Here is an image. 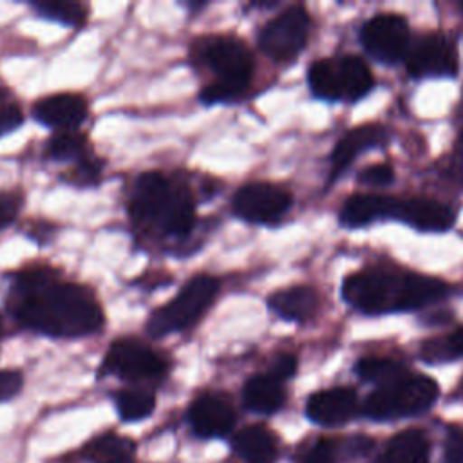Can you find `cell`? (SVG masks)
<instances>
[{"instance_id":"6da1fadb","label":"cell","mask_w":463,"mask_h":463,"mask_svg":"<svg viewBox=\"0 0 463 463\" xmlns=\"http://www.w3.org/2000/svg\"><path fill=\"white\" fill-rule=\"evenodd\" d=\"M14 289L16 318L29 329L74 338L92 335L103 326L101 307L85 288L33 271L20 277Z\"/></svg>"},{"instance_id":"7a4b0ae2","label":"cell","mask_w":463,"mask_h":463,"mask_svg":"<svg viewBox=\"0 0 463 463\" xmlns=\"http://www.w3.org/2000/svg\"><path fill=\"white\" fill-rule=\"evenodd\" d=\"M447 291V284L438 279L378 268L356 271L342 284L344 300L367 315L418 309L443 298Z\"/></svg>"},{"instance_id":"3957f363","label":"cell","mask_w":463,"mask_h":463,"mask_svg":"<svg viewBox=\"0 0 463 463\" xmlns=\"http://www.w3.org/2000/svg\"><path fill=\"white\" fill-rule=\"evenodd\" d=\"M130 215L143 226H154L170 237H184L195 222V203L184 186L170 183L159 172H145L137 177Z\"/></svg>"},{"instance_id":"277c9868","label":"cell","mask_w":463,"mask_h":463,"mask_svg":"<svg viewBox=\"0 0 463 463\" xmlns=\"http://www.w3.org/2000/svg\"><path fill=\"white\" fill-rule=\"evenodd\" d=\"M438 394L439 389L432 378L423 374L402 376L373 391L364 403V412L373 420L414 416L430 409Z\"/></svg>"},{"instance_id":"5b68a950","label":"cell","mask_w":463,"mask_h":463,"mask_svg":"<svg viewBox=\"0 0 463 463\" xmlns=\"http://www.w3.org/2000/svg\"><path fill=\"white\" fill-rule=\"evenodd\" d=\"M217 288V280L210 275H197L190 279L175 298L166 306L157 307L148 317L146 333L152 336H165L190 327L210 307Z\"/></svg>"},{"instance_id":"8992f818","label":"cell","mask_w":463,"mask_h":463,"mask_svg":"<svg viewBox=\"0 0 463 463\" xmlns=\"http://www.w3.org/2000/svg\"><path fill=\"white\" fill-rule=\"evenodd\" d=\"M199 60L204 61L215 74V81L230 83L241 90H246L253 72V58L250 49L235 38L213 36L199 43Z\"/></svg>"},{"instance_id":"52a82bcc","label":"cell","mask_w":463,"mask_h":463,"mask_svg":"<svg viewBox=\"0 0 463 463\" xmlns=\"http://www.w3.org/2000/svg\"><path fill=\"white\" fill-rule=\"evenodd\" d=\"M309 24L307 11L302 5H291L262 27L259 45L273 60H289L304 49Z\"/></svg>"},{"instance_id":"ba28073f","label":"cell","mask_w":463,"mask_h":463,"mask_svg":"<svg viewBox=\"0 0 463 463\" xmlns=\"http://www.w3.org/2000/svg\"><path fill=\"white\" fill-rule=\"evenodd\" d=\"M103 369L123 380L141 382L159 378L165 373L166 364L145 344L134 338H119L109 347Z\"/></svg>"},{"instance_id":"9c48e42d","label":"cell","mask_w":463,"mask_h":463,"mask_svg":"<svg viewBox=\"0 0 463 463\" xmlns=\"http://www.w3.org/2000/svg\"><path fill=\"white\" fill-rule=\"evenodd\" d=\"M232 206L237 217L248 222L268 224L289 210L291 195L269 183H248L235 192Z\"/></svg>"},{"instance_id":"30bf717a","label":"cell","mask_w":463,"mask_h":463,"mask_svg":"<svg viewBox=\"0 0 463 463\" xmlns=\"http://www.w3.org/2000/svg\"><path fill=\"white\" fill-rule=\"evenodd\" d=\"M362 43L376 60L398 61L409 47V25L400 14H376L362 27Z\"/></svg>"},{"instance_id":"8fae6325","label":"cell","mask_w":463,"mask_h":463,"mask_svg":"<svg viewBox=\"0 0 463 463\" xmlns=\"http://www.w3.org/2000/svg\"><path fill=\"white\" fill-rule=\"evenodd\" d=\"M407 69L412 76L454 74L458 69L454 45L441 33H429L411 47Z\"/></svg>"},{"instance_id":"7c38bea8","label":"cell","mask_w":463,"mask_h":463,"mask_svg":"<svg viewBox=\"0 0 463 463\" xmlns=\"http://www.w3.org/2000/svg\"><path fill=\"white\" fill-rule=\"evenodd\" d=\"M188 420L192 430L201 438H219L230 432L235 423V412L232 403L219 394L199 396L190 411Z\"/></svg>"},{"instance_id":"4fadbf2b","label":"cell","mask_w":463,"mask_h":463,"mask_svg":"<svg viewBox=\"0 0 463 463\" xmlns=\"http://www.w3.org/2000/svg\"><path fill=\"white\" fill-rule=\"evenodd\" d=\"M356 394L349 387L324 389L309 396L306 414L311 421L326 427L342 425L349 421L356 412Z\"/></svg>"},{"instance_id":"5bb4252c","label":"cell","mask_w":463,"mask_h":463,"mask_svg":"<svg viewBox=\"0 0 463 463\" xmlns=\"http://www.w3.org/2000/svg\"><path fill=\"white\" fill-rule=\"evenodd\" d=\"M33 116L45 127L74 130L87 118V101L78 94H52L34 103Z\"/></svg>"},{"instance_id":"9a60e30c","label":"cell","mask_w":463,"mask_h":463,"mask_svg":"<svg viewBox=\"0 0 463 463\" xmlns=\"http://www.w3.org/2000/svg\"><path fill=\"white\" fill-rule=\"evenodd\" d=\"M394 217L421 232H445L456 221V213L449 204L429 197L400 199Z\"/></svg>"},{"instance_id":"2e32d148","label":"cell","mask_w":463,"mask_h":463,"mask_svg":"<svg viewBox=\"0 0 463 463\" xmlns=\"http://www.w3.org/2000/svg\"><path fill=\"white\" fill-rule=\"evenodd\" d=\"M398 197L382 194H354L345 199L340 210V222L345 226H364L380 217H394Z\"/></svg>"},{"instance_id":"e0dca14e","label":"cell","mask_w":463,"mask_h":463,"mask_svg":"<svg viewBox=\"0 0 463 463\" xmlns=\"http://www.w3.org/2000/svg\"><path fill=\"white\" fill-rule=\"evenodd\" d=\"M385 141V130L380 125H362L349 130L335 146L331 154V179H336L354 157L373 146H378Z\"/></svg>"},{"instance_id":"ac0fdd59","label":"cell","mask_w":463,"mask_h":463,"mask_svg":"<svg viewBox=\"0 0 463 463\" xmlns=\"http://www.w3.org/2000/svg\"><path fill=\"white\" fill-rule=\"evenodd\" d=\"M268 306L286 320L304 322L317 313L318 295L309 286H293L269 295Z\"/></svg>"},{"instance_id":"d6986e66","label":"cell","mask_w":463,"mask_h":463,"mask_svg":"<svg viewBox=\"0 0 463 463\" xmlns=\"http://www.w3.org/2000/svg\"><path fill=\"white\" fill-rule=\"evenodd\" d=\"M233 450L246 463H273L277 459L275 436L262 425H248L232 439Z\"/></svg>"},{"instance_id":"ffe728a7","label":"cell","mask_w":463,"mask_h":463,"mask_svg":"<svg viewBox=\"0 0 463 463\" xmlns=\"http://www.w3.org/2000/svg\"><path fill=\"white\" fill-rule=\"evenodd\" d=\"M284 389L280 380L271 374H257L251 376L242 389L244 405L259 414H273L284 403Z\"/></svg>"},{"instance_id":"44dd1931","label":"cell","mask_w":463,"mask_h":463,"mask_svg":"<svg viewBox=\"0 0 463 463\" xmlns=\"http://www.w3.org/2000/svg\"><path fill=\"white\" fill-rule=\"evenodd\" d=\"M378 463H429V439L418 429L402 430L387 441Z\"/></svg>"},{"instance_id":"7402d4cb","label":"cell","mask_w":463,"mask_h":463,"mask_svg":"<svg viewBox=\"0 0 463 463\" xmlns=\"http://www.w3.org/2000/svg\"><path fill=\"white\" fill-rule=\"evenodd\" d=\"M336 74H338V87H340V99L354 101L365 96L374 80L367 63L358 56H344L336 61Z\"/></svg>"},{"instance_id":"603a6c76","label":"cell","mask_w":463,"mask_h":463,"mask_svg":"<svg viewBox=\"0 0 463 463\" xmlns=\"http://www.w3.org/2000/svg\"><path fill=\"white\" fill-rule=\"evenodd\" d=\"M92 463H134V443L116 434H105L89 445Z\"/></svg>"},{"instance_id":"cb8c5ba5","label":"cell","mask_w":463,"mask_h":463,"mask_svg":"<svg viewBox=\"0 0 463 463\" xmlns=\"http://www.w3.org/2000/svg\"><path fill=\"white\" fill-rule=\"evenodd\" d=\"M31 5L40 16L71 27L83 25L87 18L85 5L72 0H36L31 2Z\"/></svg>"},{"instance_id":"d4e9b609","label":"cell","mask_w":463,"mask_h":463,"mask_svg":"<svg viewBox=\"0 0 463 463\" xmlns=\"http://www.w3.org/2000/svg\"><path fill=\"white\" fill-rule=\"evenodd\" d=\"M307 81L315 96L322 99H340L336 61L317 60L307 71Z\"/></svg>"},{"instance_id":"484cf974","label":"cell","mask_w":463,"mask_h":463,"mask_svg":"<svg viewBox=\"0 0 463 463\" xmlns=\"http://www.w3.org/2000/svg\"><path fill=\"white\" fill-rule=\"evenodd\" d=\"M87 137L80 130H58L47 143V154L56 161L85 159Z\"/></svg>"},{"instance_id":"4316f807","label":"cell","mask_w":463,"mask_h":463,"mask_svg":"<svg viewBox=\"0 0 463 463\" xmlns=\"http://www.w3.org/2000/svg\"><path fill=\"white\" fill-rule=\"evenodd\" d=\"M116 407L125 421H137L154 411L156 398L143 389H125L116 394Z\"/></svg>"},{"instance_id":"83f0119b","label":"cell","mask_w":463,"mask_h":463,"mask_svg":"<svg viewBox=\"0 0 463 463\" xmlns=\"http://www.w3.org/2000/svg\"><path fill=\"white\" fill-rule=\"evenodd\" d=\"M403 367L402 364L391 360V358H380V356H365L358 360L356 364V374L365 382H374L387 385L398 378H402Z\"/></svg>"},{"instance_id":"f1b7e54d","label":"cell","mask_w":463,"mask_h":463,"mask_svg":"<svg viewBox=\"0 0 463 463\" xmlns=\"http://www.w3.org/2000/svg\"><path fill=\"white\" fill-rule=\"evenodd\" d=\"M421 356L434 364L463 356V326L441 338H430L421 345Z\"/></svg>"},{"instance_id":"f546056e","label":"cell","mask_w":463,"mask_h":463,"mask_svg":"<svg viewBox=\"0 0 463 463\" xmlns=\"http://www.w3.org/2000/svg\"><path fill=\"white\" fill-rule=\"evenodd\" d=\"M394 179V172L389 165L378 163V165H371L367 168H364L358 175V181L369 186H385Z\"/></svg>"},{"instance_id":"4dcf8cb0","label":"cell","mask_w":463,"mask_h":463,"mask_svg":"<svg viewBox=\"0 0 463 463\" xmlns=\"http://www.w3.org/2000/svg\"><path fill=\"white\" fill-rule=\"evenodd\" d=\"M443 458L445 463H463V427H452L447 432Z\"/></svg>"},{"instance_id":"1f68e13d","label":"cell","mask_w":463,"mask_h":463,"mask_svg":"<svg viewBox=\"0 0 463 463\" xmlns=\"http://www.w3.org/2000/svg\"><path fill=\"white\" fill-rule=\"evenodd\" d=\"M22 385H24V378L18 371L2 369L0 371V402H7L13 396H16Z\"/></svg>"},{"instance_id":"d6a6232c","label":"cell","mask_w":463,"mask_h":463,"mask_svg":"<svg viewBox=\"0 0 463 463\" xmlns=\"http://www.w3.org/2000/svg\"><path fill=\"white\" fill-rule=\"evenodd\" d=\"M20 210V197L9 192L0 194V228L9 226Z\"/></svg>"},{"instance_id":"836d02e7","label":"cell","mask_w":463,"mask_h":463,"mask_svg":"<svg viewBox=\"0 0 463 463\" xmlns=\"http://www.w3.org/2000/svg\"><path fill=\"white\" fill-rule=\"evenodd\" d=\"M295 369H297V358H295L293 354L284 353V354H279V356L273 360V364H271L268 374H271L273 378H277V380L282 382V380L293 376V374H295Z\"/></svg>"},{"instance_id":"e575fe53","label":"cell","mask_w":463,"mask_h":463,"mask_svg":"<svg viewBox=\"0 0 463 463\" xmlns=\"http://www.w3.org/2000/svg\"><path fill=\"white\" fill-rule=\"evenodd\" d=\"M304 463H335V452L333 445L327 439L317 441L311 450L307 452Z\"/></svg>"},{"instance_id":"d590c367","label":"cell","mask_w":463,"mask_h":463,"mask_svg":"<svg viewBox=\"0 0 463 463\" xmlns=\"http://www.w3.org/2000/svg\"><path fill=\"white\" fill-rule=\"evenodd\" d=\"M24 121L22 112L14 105H7L0 109V134L14 130Z\"/></svg>"},{"instance_id":"8d00e7d4","label":"cell","mask_w":463,"mask_h":463,"mask_svg":"<svg viewBox=\"0 0 463 463\" xmlns=\"http://www.w3.org/2000/svg\"><path fill=\"white\" fill-rule=\"evenodd\" d=\"M99 174V168L94 161H87V159H81L78 163V168L74 170V177H76V183L80 184H90L96 181Z\"/></svg>"},{"instance_id":"74e56055","label":"cell","mask_w":463,"mask_h":463,"mask_svg":"<svg viewBox=\"0 0 463 463\" xmlns=\"http://www.w3.org/2000/svg\"><path fill=\"white\" fill-rule=\"evenodd\" d=\"M458 148L463 152V132H461V136H459V141H458Z\"/></svg>"},{"instance_id":"f35d334b","label":"cell","mask_w":463,"mask_h":463,"mask_svg":"<svg viewBox=\"0 0 463 463\" xmlns=\"http://www.w3.org/2000/svg\"><path fill=\"white\" fill-rule=\"evenodd\" d=\"M459 9H461V11H463V2H459Z\"/></svg>"},{"instance_id":"ab89813d","label":"cell","mask_w":463,"mask_h":463,"mask_svg":"<svg viewBox=\"0 0 463 463\" xmlns=\"http://www.w3.org/2000/svg\"><path fill=\"white\" fill-rule=\"evenodd\" d=\"M0 331H2V324H0Z\"/></svg>"}]
</instances>
